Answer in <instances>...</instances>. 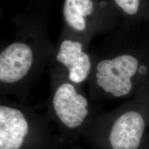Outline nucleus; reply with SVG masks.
Returning <instances> with one entry per match:
<instances>
[{"label": "nucleus", "instance_id": "f257e3e1", "mask_svg": "<svg viewBox=\"0 0 149 149\" xmlns=\"http://www.w3.org/2000/svg\"><path fill=\"white\" fill-rule=\"evenodd\" d=\"M94 67L88 83L95 102L130 100L149 81V40L140 28L120 24L93 49Z\"/></svg>", "mask_w": 149, "mask_h": 149}, {"label": "nucleus", "instance_id": "f03ea898", "mask_svg": "<svg viewBox=\"0 0 149 149\" xmlns=\"http://www.w3.org/2000/svg\"><path fill=\"white\" fill-rule=\"evenodd\" d=\"M48 0H32L24 13L10 20L15 38L0 52L1 96L27 104L31 90L48 66L55 48L48 31Z\"/></svg>", "mask_w": 149, "mask_h": 149}, {"label": "nucleus", "instance_id": "7ed1b4c3", "mask_svg": "<svg viewBox=\"0 0 149 149\" xmlns=\"http://www.w3.org/2000/svg\"><path fill=\"white\" fill-rule=\"evenodd\" d=\"M149 133V95L144 88L109 111H102L83 135L93 149H143Z\"/></svg>", "mask_w": 149, "mask_h": 149}, {"label": "nucleus", "instance_id": "20e7f679", "mask_svg": "<svg viewBox=\"0 0 149 149\" xmlns=\"http://www.w3.org/2000/svg\"><path fill=\"white\" fill-rule=\"evenodd\" d=\"M50 95L46 114L57 130L62 146L74 144L102 110L83 87L64 74L50 73Z\"/></svg>", "mask_w": 149, "mask_h": 149}, {"label": "nucleus", "instance_id": "39448f33", "mask_svg": "<svg viewBox=\"0 0 149 149\" xmlns=\"http://www.w3.org/2000/svg\"><path fill=\"white\" fill-rule=\"evenodd\" d=\"M52 126L46 113L1 96L0 149H56L62 144Z\"/></svg>", "mask_w": 149, "mask_h": 149}, {"label": "nucleus", "instance_id": "423d86ee", "mask_svg": "<svg viewBox=\"0 0 149 149\" xmlns=\"http://www.w3.org/2000/svg\"><path fill=\"white\" fill-rule=\"evenodd\" d=\"M63 30L91 44L96 36L107 35L122 24L111 0H64Z\"/></svg>", "mask_w": 149, "mask_h": 149}, {"label": "nucleus", "instance_id": "0eeeda50", "mask_svg": "<svg viewBox=\"0 0 149 149\" xmlns=\"http://www.w3.org/2000/svg\"><path fill=\"white\" fill-rule=\"evenodd\" d=\"M94 67L91 44L62 29L48 64L50 73L64 74L83 87L88 84Z\"/></svg>", "mask_w": 149, "mask_h": 149}, {"label": "nucleus", "instance_id": "6e6552de", "mask_svg": "<svg viewBox=\"0 0 149 149\" xmlns=\"http://www.w3.org/2000/svg\"><path fill=\"white\" fill-rule=\"evenodd\" d=\"M122 19V25L140 28L149 19V0H111Z\"/></svg>", "mask_w": 149, "mask_h": 149}, {"label": "nucleus", "instance_id": "1a4fd4ad", "mask_svg": "<svg viewBox=\"0 0 149 149\" xmlns=\"http://www.w3.org/2000/svg\"><path fill=\"white\" fill-rule=\"evenodd\" d=\"M143 149H149V133H148V135H147L146 140H145V141H144Z\"/></svg>", "mask_w": 149, "mask_h": 149}, {"label": "nucleus", "instance_id": "9d476101", "mask_svg": "<svg viewBox=\"0 0 149 149\" xmlns=\"http://www.w3.org/2000/svg\"><path fill=\"white\" fill-rule=\"evenodd\" d=\"M144 90L146 91V92L147 93H148V95H149V81H148V83L147 84V85L146 86L144 87Z\"/></svg>", "mask_w": 149, "mask_h": 149}, {"label": "nucleus", "instance_id": "9b49d317", "mask_svg": "<svg viewBox=\"0 0 149 149\" xmlns=\"http://www.w3.org/2000/svg\"><path fill=\"white\" fill-rule=\"evenodd\" d=\"M146 27H147V29H148V31H149V19H148V23L146 24Z\"/></svg>", "mask_w": 149, "mask_h": 149}]
</instances>
